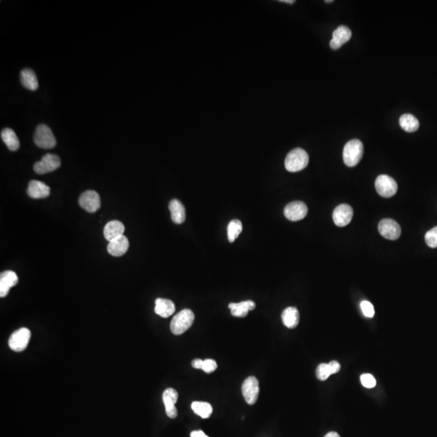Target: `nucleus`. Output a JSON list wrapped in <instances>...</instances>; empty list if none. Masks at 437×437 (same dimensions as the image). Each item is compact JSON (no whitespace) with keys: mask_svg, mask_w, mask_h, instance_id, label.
<instances>
[{"mask_svg":"<svg viewBox=\"0 0 437 437\" xmlns=\"http://www.w3.org/2000/svg\"><path fill=\"white\" fill-rule=\"evenodd\" d=\"M125 226L122 222L118 221H110L104 228V237L108 242H111L115 238L123 235Z\"/></svg>","mask_w":437,"mask_h":437,"instance_id":"nucleus-19","label":"nucleus"},{"mask_svg":"<svg viewBox=\"0 0 437 437\" xmlns=\"http://www.w3.org/2000/svg\"><path fill=\"white\" fill-rule=\"evenodd\" d=\"M282 321L284 326L289 329H294L298 326L300 321V313L295 307H288L282 313Z\"/></svg>","mask_w":437,"mask_h":437,"instance_id":"nucleus-22","label":"nucleus"},{"mask_svg":"<svg viewBox=\"0 0 437 437\" xmlns=\"http://www.w3.org/2000/svg\"><path fill=\"white\" fill-rule=\"evenodd\" d=\"M27 193L28 195L33 198H45L50 195L51 189L44 182L33 180L29 184Z\"/></svg>","mask_w":437,"mask_h":437,"instance_id":"nucleus-17","label":"nucleus"},{"mask_svg":"<svg viewBox=\"0 0 437 437\" xmlns=\"http://www.w3.org/2000/svg\"><path fill=\"white\" fill-rule=\"evenodd\" d=\"M163 401L165 406V411L167 415L171 418H175L177 416V410L175 404L178 399V393L172 388H168L163 393Z\"/></svg>","mask_w":437,"mask_h":437,"instance_id":"nucleus-13","label":"nucleus"},{"mask_svg":"<svg viewBox=\"0 0 437 437\" xmlns=\"http://www.w3.org/2000/svg\"><path fill=\"white\" fill-rule=\"evenodd\" d=\"M155 313L161 318H166L170 317L175 312V305L170 300L158 298L155 301Z\"/></svg>","mask_w":437,"mask_h":437,"instance_id":"nucleus-20","label":"nucleus"},{"mask_svg":"<svg viewBox=\"0 0 437 437\" xmlns=\"http://www.w3.org/2000/svg\"><path fill=\"white\" fill-rule=\"evenodd\" d=\"M329 366H330V370H331V372H332V374L338 372L341 368L340 364H339L338 361H335V360H333V361L330 362V363H329Z\"/></svg>","mask_w":437,"mask_h":437,"instance_id":"nucleus-33","label":"nucleus"},{"mask_svg":"<svg viewBox=\"0 0 437 437\" xmlns=\"http://www.w3.org/2000/svg\"><path fill=\"white\" fill-rule=\"evenodd\" d=\"M242 394L246 402L254 405L259 398V383L255 376H249L242 384Z\"/></svg>","mask_w":437,"mask_h":437,"instance_id":"nucleus-8","label":"nucleus"},{"mask_svg":"<svg viewBox=\"0 0 437 437\" xmlns=\"http://www.w3.org/2000/svg\"><path fill=\"white\" fill-rule=\"evenodd\" d=\"M216 368V362L214 361V359H206L203 360L202 370L206 372V373H211V372L215 371Z\"/></svg>","mask_w":437,"mask_h":437,"instance_id":"nucleus-32","label":"nucleus"},{"mask_svg":"<svg viewBox=\"0 0 437 437\" xmlns=\"http://www.w3.org/2000/svg\"><path fill=\"white\" fill-rule=\"evenodd\" d=\"M190 437H209L203 432V431H193L191 433H190Z\"/></svg>","mask_w":437,"mask_h":437,"instance_id":"nucleus-35","label":"nucleus"},{"mask_svg":"<svg viewBox=\"0 0 437 437\" xmlns=\"http://www.w3.org/2000/svg\"><path fill=\"white\" fill-rule=\"evenodd\" d=\"M283 3H288V4H290V5H292V4H294V0H283L281 1Z\"/></svg>","mask_w":437,"mask_h":437,"instance_id":"nucleus-37","label":"nucleus"},{"mask_svg":"<svg viewBox=\"0 0 437 437\" xmlns=\"http://www.w3.org/2000/svg\"><path fill=\"white\" fill-rule=\"evenodd\" d=\"M21 82L29 90L35 91L38 89V81L36 74L30 68H26L21 71Z\"/></svg>","mask_w":437,"mask_h":437,"instance_id":"nucleus-23","label":"nucleus"},{"mask_svg":"<svg viewBox=\"0 0 437 437\" xmlns=\"http://www.w3.org/2000/svg\"><path fill=\"white\" fill-rule=\"evenodd\" d=\"M353 217V209L347 204H341L334 209L333 221L338 227H344L350 224Z\"/></svg>","mask_w":437,"mask_h":437,"instance_id":"nucleus-12","label":"nucleus"},{"mask_svg":"<svg viewBox=\"0 0 437 437\" xmlns=\"http://www.w3.org/2000/svg\"><path fill=\"white\" fill-rule=\"evenodd\" d=\"M309 155L302 148H295L287 155L285 168L288 172H296L302 170L309 164Z\"/></svg>","mask_w":437,"mask_h":437,"instance_id":"nucleus-2","label":"nucleus"},{"mask_svg":"<svg viewBox=\"0 0 437 437\" xmlns=\"http://www.w3.org/2000/svg\"><path fill=\"white\" fill-rule=\"evenodd\" d=\"M316 375H317L318 380H322V381L327 380L328 377L330 375H332V372L330 370L329 364H319L316 370Z\"/></svg>","mask_w":437,"mask_h":437,"instance_id":"nucleus-28","label":"nucleus"},{"mask_svg":"<svg viewBox=\"0 0 437 437\" xmlns=\"http://www.w3.org/2000/svg\"><path fill=\"white\" fill-rule=\"evenodd\" d=\"M30 330L27 328H21L13 332L9 338V347L17 352L25 351L30 343Z\"/></svg>","mask_w":437,"mask_h":437,"instance_id":"nucleus-5","label":"nucleus"},{"mask_svg":"<svg viewBox=\"0 0 437 437\" xmlns=\"http://www.w3.org/2000/svg\"><path fill=\"white\" fill-rule=\"evenodd\" d=\"M376 191L384 198H390L397 191V184L388 175H380L375 181Z\"/></svg>","mask_w":437,"mask_h":437,"instance_id":"nucleus-6","label":"nucleus"},{"mask_svg":"<svg viewBox=\"0 0 437 437\" xmlns=\"http://www.w3.org/2000/svg\"><path fill=\"white\" fill-rule=\"evenodd\" d=\"M61 165V160L57 155L46 154L40 161L34 164V169L38 174H45L56 170Z\"/></svg>","mask_w":437,"mask_h":437,"instance_id":"nucleus-7","label":"nucleus"},{"mask_svg":"<svg viewBox=\"0 0 437 437\" xmlns=\"http://www.w3.org/2000/svg\"><path fill=\"white\" fill-rule=\"evenodd\" d=\"M362 312L367 318H372L375 314L374 307L369 301H362L360 304Z\"/></svg>","mask_w":437,"mask_h":437,"instance_id":"nucleus-31","label":"nucleus"},{"mask_svg":"<svg viewBox=\"0 0 437 437\" xmlns=\"http://www.w3.org/2000/svg\"><path fill=\"white\" fill-rule=\"evenodd\" d=\"M351 38V30L347 26H339L333 33L332 39L330 42V47L333 50H338L345 43H347Z\"/></svg>","mask_w":437,"mask_h":437,"instance_id":"nucleus-14","label":"nucleus"},{"mask_svg":"<svg viewBox=\"0 0 437 437\" xmlns=\"http://www.w3.org/2000/svg\"><path fill=\"white\" fill-rule=\"evenodd\" d=\"M192 366L196 369H202L203 360L201 359H193L191 363Z\"/></svg>","mask_w":437,"mask_h":437,"instance_id":"nucleus-34","label":"nucleus"},{"mask_svg":"<svg viewBox=\"0 0 437 437\" xmlns=\"http://www.w3.org/2000/svg\"><path fill=\"white\" fill-rule=\"evenodd\" d=\"M242 232V221L239 220H234L228 225V238L229 242H235V240L239 237Z\"/></svg>","mask_w":437,"mask_h":437,"instance_id":"nucleus-27","label":"nucleus"},{"mask_svg":"<svg viewBox=\"0 0 437 437\" xmlns=\"http://www.w3.org/2000/svg\"><path fill=\"white\" fill-rule=\"evenodd\" d=\"M379 233L383 238L388 240H397L401 236V227L391 218H384L378 225Z\"/></svg>","mask_w":437,"mask_h":437,"instance_id":"nucleus-10","label":"nucleus"},{"mask_svg":"<svg viewBox=\"0 0 437 437\" xmlns=\"http://www.w3.org/2000/svg\"><path fill=\"white\" fill-rule=\"evenodd\" d=\"M256 307L255 303L252 301H242L240 303H230L229 308L231 310L232 315L237 318H245L249 312L252 311Z\"/></svg>","mask_w":437,"mask_h":437,"instance_id":"nucleus-18","label":"nucleus"},{"mask_svg":"<svg viewBox=\"0 0 437 437\" xmlns=\"http://www.w3.org/2000/svg\"><path fill=\"white\" fill-rule=\"evenodd\" d=\"M129 249V241L124 235L115 238L109 242L108 252L112 256L120 257L125 255Z\"/></svg>","mask_w":437,"mask_h":437,"instance_id":"nucleus-15","label":"nucleus"},{"mask_svg":"<svg viewBox=\"0 0 437 437\" xmlns=\"http://www.w3.org/2000/svg\"><path fill=\"white\" fill-rule=\"evenodd\" d=\"M399 124L401 128L408 133L415 132L419 127L418 120L410 114L401 115L399 119Z\"/></svg>","mask_w":437,"mask_h":437,"instance_id":"nucleus-25","label":"nucleus"},{"mask_svg":"<svg viewBox=\"0 0 437 437\" xmlns=\"http://www.w3.org/2000/svg\"><path fill=\"white\" fill-rule=\"evenodd\" d=\"M360 381H361L362 385H364L365 388H368V389H372L376 385V380L374 376H372V374H368V373L361 375Z\"/></svg>","mask_w":437,"mask_h":437,"instance_id":"nucleus-30","label":"nucleus"},{"mask_svg":"<svg viewBox=\"0 0 437 437\" xmlns=\"http://www.w3.org/2000/svg\"><path fill=\"white\" fill-rule=\"evenodd\" d=\"M1 138L10 151H15L19 149L20 141L13 129H4L1 132Z\"/></svg>","mask_w":437,"mask_h":437,"instance_id":"nucleus-24","label":"nucleus"},{"mask_svg":"<svg viewBox=\"0 0 437 437\" xmlns=\"http://www.w3.org/2000/svg\"><path fill=\"white\" fill-rule=\"evenodd\" d=\"M364 146L359 139H351L346 143L343 149V161L348 167H354L359 164L363 157Z\"/></svg>","mask_w":437,"mask_h":437,"instance_id":"nucleus-1","label":"nucleus"},{"mask_svg":"<svg viewBox=\"0 0 437 437\" xmlns=\"http://www.w3.org/2000/svg\"><path fill=\"white\" fill-rule=\"evenodd\" d=\"M34 139L35 144L43 149H51L56 145L55 135L47 125H38L35 130Z\"/></svg>","mask_w":437,"mask_h":437,"instance_id":"nucleus-4","label":"nucleus"},{"mask_svg":"<svg viewBox=\"0 0 437 437\" xmlns=\"http://www.w3.org/2000/svg\"><path fill=\"white\" fill-rule=\"evenodd\" d=\"M191 408L196 414L202 418H208L212 414V406L208 402L193 401L191 404Z\"/></svg>","mask_w":437,"mask_h":437,"instance_id":"nucleus-26","label":"nucleus"},{"mask_svg":"<svg viewBox=\"0 0 437 437\" xmlns=\"http://www.w3.org/2000/svg\"><path fill=\"white\" fill-rule=\"evenodd\" d=\"M425 242L431 248L437 247V226L427 232L425 235Z\"/></svg>","mask_w":437,"mask_h":437,"instance_id":"nucleus-29","label":"nucleus"},{"mask_svg":"<svg viewBox=\"0 0 437 437\" xmlns=\"http://www.w3.org/2000/svg\"><path fill=\"white\" fill-rule=\"evenodd\" d=\"M168 208L170 210L171 218L175 224L181 225L185 221V206L179 200H171Z\"/></svg>","mask_w":437,"mask_h":437,"instance_id":"nucleus-21","label":"nucleus"},{"mask_svg":"<svg viewBox=\"0 0 437 437\" xmlns=\"http://www.w3.org/2000/svg\"><path fill=\"white\" fill-rule=\"evenodd\" d=\"M18 283L17 274L13 271H6L0 276V297H5L9 294L10 288Z\"/></svg>","mask_w":437,"mask_h":437,"instance_id":"nucleus-16","label":"nucleus"},{"mask_svg":"<svg viewBox=\"0 0 437 437\" xmlns=\"http://www.w3.org/2000/svg\"><path fill=\"white\" fill-rule=\"evenodd\" d=\"M325 2H326V3H332L333 1H332V0H330V1H325Z\"/></svg>","mask_w":437,"mask_h":437,"instance_id":"nucleus-38","label":"nucleus"},{"mask_svg":"<svg viewBox=\"0 0 437 437\" xmlns=\"http://www.w3.org/2000/svg\"><path fill=\"white\" fill-rule=\"evenodd\" d=\"M194 321V313L190 309H185L179 312L172 318L170 324V330L175 335L185 333L193 325Z\"/></svg>","mask_w":437,"mask_h":437,"instance_id":"nucleus-3","label":"nucleus"},{"mask_svg":"<svg viewBox=\"0 0 437 437\" xmlns=\"http://www.w3.org/2000/svg\"><path fill=\"white\" fill-rule=\"evenodd\" d=\"M284 215L291 221H301L308 214V207L301 201L288 203L284 208Z\"/></svg>","mask_w":437,"mask_h":437,"instance_id":"nucleus-11","label":"nucleus"},{"mask_svg":"<svg viewBox=\"0 0 437 437\" xmlns=\"http://www.w3.org/2000/svg\"><path fill=\"white\" fill-rule=\"evenodd\" d=\"M79 204L88 212L94 213L101 207V197L94 190H87L80 195Z\"/></svg>","mask_w":437,"mask_h":437,"instance_id":"nucleus-9","label":"nucleus"},{"mask_svg":"<svg viewBox=\"0 0 437 437\" xmlns=\"http://www.w3.org/2000/svg\"><path fill=\"white\" fill-rule=\"evenodd\" d=\"M325 437H340V435H338V433L335 432V431H330V432L327 433Z\"/></svg>","mask_w":437,"mask_h":437,"instance_id":"nucleus-36","label":"nucleus"}]
</instances>
